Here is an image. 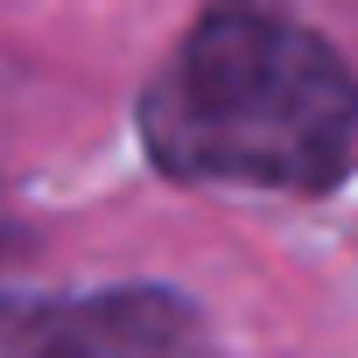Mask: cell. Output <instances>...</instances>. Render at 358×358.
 Instances as JSON below:
<instances>
[{
    "instance_id": "6da1fadb",
    "label": "cell",
    "mask_w": 358,
    "mask_h": 358,
    "mask_svg": "<svg viewBox=\"0 0 358 358\" xmlns=\"http://www.w3.org/2000/svg\"><path fill=\"white\" fill-rule=\"evenodd\" d=\"M148 155L183 183L330 190L358 148L351 64L274 0H218L141 99Z\"/></svg>"
},
{
    "instance_id": "7a4b0ae2",
    "label": "cell",
    "mask_w": 358,
    "mask_h": 358,
    "mask_svg": "<svg viewBox=\"0 0 358 358\" xmlns=\"http://www.w3.org/2000/svg\"><path fill=\"white\" fill-rule=\"evenodd\" d=\"M197 302L169 288L0 295V358H204Z\"/></svg>"
},
{
    "instance_id": "3957f363",
    "label": "cell",
    "mask_w": 358,
    "mask_h": 358,
    "mask_svg": "<svg viewBox=\"0 0 358 358\" xmlns=\"http://www.w3.org/2000/svg\"><path fill=\"white\" fill-rule=\"evenodd\" d=\"M0 232H8V225H0Z\"/></svg>"
}]
</instances>
